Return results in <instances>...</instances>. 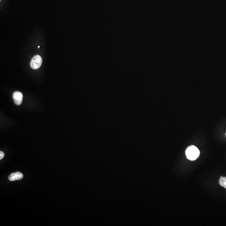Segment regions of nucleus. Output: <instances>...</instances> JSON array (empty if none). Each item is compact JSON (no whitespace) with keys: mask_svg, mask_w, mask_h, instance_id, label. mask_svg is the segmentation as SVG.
I'll list each match as a JSON object with an SVG mask.
<instances>
[{"mask_svg":"<svg viewBox=\"0 0 226 226\" xmlns=\"http://www.w3.org/2000/svg\"><path fill=\"white\" fill-rule=\"evenodd\" d=\"M187 158L190 160H195L199 157L200 151L199 149L194 145H191L188 147L186 151Z\"/></svg>","mask_w":226,"mask_h":226,"instance_id":"nucleus-1","label":"nucleus"},{"mask_svg":"<svg viewBox=\"0 0 226 226\" xmlns=\"http://www.w3.org/2000/svg\"><path fill=\"white\" fill-rule=\"evenodd\" d=\"M42 60L41 57L39 55H36L31 59L30 66L33 69L36 70L39 68L41 66Z\"/></svg>","mask_w":226,"mask_h":226,"instance_id":"nucleus-2","label":"nucleus"},{"mask_svg":"<svg viewBox=\"0 0 226 226\" xmlns=\"http://www.w3.org/2000/svg\"><path fill=\"white\" fill-rule=\"evenodd\" d=\"M13 98L16 104L21 105L23 100V94L21 92L15 91L13 94Z\"/></svg>","mask_w":226,"mask_h":226,"instance_id":"nucleus-3","label":"nucleus"},{"mask_svg":"<svg viewBox=\"0 0 226 226\" xmlns=\"http://www.w3.org/2000/svg\"><path fill=\"white\" fill-rule=\"evenodd\" d=\"M23 178V174L22 173L19 172L13 173L11 174L8 177V179L11 181H15V180H20Z\"/></svg>","mask_w":226,"mask_h":226,"instance_id":"nucleus-4","label":"nucleus"},{"mask_svg":"<svg viewBox=\"0 0 226 226\" xmlns=\"http://www.w3.org/2000/svg\"><path fill=\"white\" fill-rule=\"evenodd\" d=\"M219 184L226 189V177H221L219 181Z\"/></svg>","mask_w":226,"mask_h":226,"instance_id":"nucleus-5","label":"nucleus"},{"mask_svg":"<svg viewBox=\"0 0 226 226\" xmlns=\"http://www.w3.org/2000/svg\"><path fill=\"white\" fill-rule=\"evenodd\" d=\"M4 153L1 151L0 152V160H1L2 159H3V158H4Z\"/></svg>","mask_w":226,"mask_h":226,"instance_id":"nucleus-6","label":"nucleus"},{"mask_svg":"<svg viewBox=\"0 0 226 226\" xmlns=\"http://www.w3.org/2000/svg\"><path fill=\"white\" fill-rule=\"evenodd\" d=\"M40 46H38V48H40Z\"/></svg>","mask_w":226,"mask_h":226,"instance_id":"nucleus-7","label":"nucleus"},{"mask_svg":"<svg viewBox=\"0 0 226 226\" xmlns=\"http://www.w3.org/2000/svg\"></svg>","mask_w":226,"mask_h":226,"instance_id":"nucleus-8","label":"nucleus"}]
</instances>
